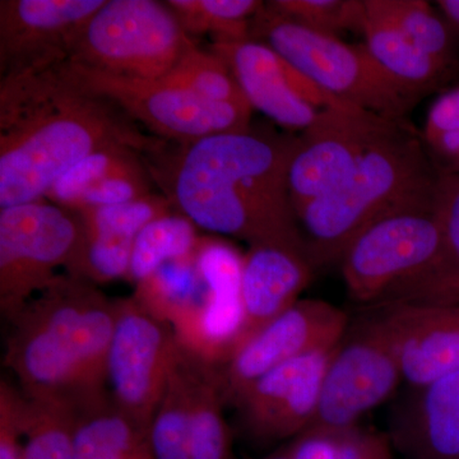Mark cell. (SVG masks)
I'll use <instances>...</instances> for the list:
<instances>
[{
	"label": "cell",
	"mask_w": 459,
	"mask_h": 459,
	"mask_svg": "<svg viewBox=\"0 0 459 459\" xmlns=\"http://www.w3.org/2000/svg\"><path fill=\"white\" fill-rule=\"evenodd\" d=\"M65 62L0 78V210L41 201L78 162L108 147L164 150Z\"/></svg>",
	"instance_id": "6da1fadb"
},
{
	"label": "cell",
	"mask_w": 459,
	"mask_h": 459,
	"mask_svg": "<svg viewBox=\"0 0 459 459\" xmlns=\"http://www.w3.org/2000/svg\"><path fill=\"white\" fill-rule=\"evenodd\" d=\"M298 138L247 129L144 157L151 178L198 229L253 244L305 247L289 190ZM307 249V247H305Z\"/></svg>",
	"instance_id": "7a4b0ae2"
},
{
	"label": "cell",
	"mask_w": 459,
	"mask_h": 459,
	"mask_svg": "<svg viewBox=\"0 0 459 459\" xmlns=\"http://www.w3.org/2000/svg\"><path fill=\"white\" fill-rule=\"evenodd\" d=\"M117 300L57 274L11 319L5 364L26 397L75 398L107 388Z\"/></svg>",
	"instance_id": "3957f363"
},
{
	"label": "cell",
	"mask_w": 459,
	"mask_h": 459,
	"mask_svg": "<svg viewBox=\"0 0 459 459\" xmlns=\"http://www.w3.org/2000/svg\"><path fill=\"white\" fill-rule=\"evenodd\" d=\"M406 120L394 124L333 192L298 214L314 268L340 263L353 238L385 214L434 198L439 169Z\"/></svg>",
	"instance_id": "277c9868"
},
{
	"label": "cell",
	"mask_w": 459,
	"mask_h": 459,
	"mask_svg": "<svg viewBox=\"0 0 459 459\" xmlns=\"http://www.w3.org/2000/svg\"><path fill=\"white\" fill-rule=\"evenodd\" d=\"M250 39L267 45L316 86L350 107L406 120L418 96L385 74L364 44L307 29L270 5L250 23Z\"/></svg>",
	"instance_id": "5b68a950"
},
{
	"label": "cell",
	"mask_w": 459,
	"mask_h": 459,
	"mask_svg": "<svg viewBox=\"0 0 459 459\" xmlns=\"http://www.w3.org/2000/svg\"><path fill=\"white\" fill-rule=\"evenodd\" d=\"M193 47L165 2L107 0L84 27L68 62L119 77L160 81Z\"/></svg>",
	"instance_id": "8992f818"
},
{
	"label": "cell",
	"mask_w": 459,
	"mask_h": 459,
	"mask_svg": "<svg viewBox=\"0 0 459 459\" xmlns=\"http://www.w3.org/2000/svg\"><path fill=\"white\" fill-rule=\"evenodd\" d=\"M442 246L434 198L380 217L341 256L347 294L356 304L379 307L395 289L430 270Z\"/></svg>",
	"instance_id": "52a82bcc"
},
{
	"label": "cell",
	"mask_w": 459,
	"mask_h": 459,
	"mask_svg": "<svg viewBox=\"0 0 459 459\" xmlns=\"http://www.w3.org/2000/svg\"><path fill=\"white\" fill-rule=\"evenodd\" d=\"M347 327L323 379L318 410L307 430H347L403 382L394 338L379 307ZM305 430V431H307Z\"/></svg>",
	"instance_id": "ba28073f"
},
{
	"label": "cell",
	"mask_w": 459,
	"mask_h": 459,
	"mask_svg": "<svg viewBox=\"0 0 459 459\" xmlns=\"http://www.w3.org/2000/svg\"><path fill=\"white\" fill-rule=\"evenodd\" d=\"M81 238L78 214L48 199L0 210V307L9 320L68 267Z\"/></svg>",
	"instance_id": "9c48e42d"
},
{
	"label": "cell",
	"mask_w": 459,
	"mask_h": 459,
	"mask_svg": "<svg viewBox=\"0 0 459 459\" xmlns=\"http://www.w3.org/2000/svg\"><path fill=\"white\" fill-rule=\"evenodd\" d=\"M72 77L84 89L113 102L155 137L188 144L220 133L252 128L253 108L208 101L162 81L134 80L65 62Z\"/></svg>",
	"instance_id": "30bf717a"
},
{
	"label": "cell",
	"mask_w": 459,
	"mask_h": 459,
	"mask_svg": "<svg viewBox=\"0 0 459 459\" xmlns=\"http://www.w3.org/2000/svg\"><path fill=\"white\" fill-rule=\"evenodd\" d=\"M179 356L170 323L151 316L132 296L117 299L107 385L115 403L143 430H150Z\"/></svg>",
	"instance_id": "8fae6325"
},
{
	"label": "cell",
	"mask_w": 459,
	"mask_h": 459,
	"mask_svg": "<svg viewBox=\"0 0 459 459\" xmlns=\"http://www.w3.org/2000/svg\"><path fill=\"white\" fill-rule=\"evenodd\" d=\"M400 122L343 107L320 110L298 137L289 168V190L298 214L338 188L361 157Z\"/></svg>",
	"instance_id": "7c38bea8"
},
{
	"label": "cell",
	"mask_w": 459,
	"mask_h": 459,
	"mask_svg": "<svg viewBox=\"0 0 459 459\" xmlns=\"http://www.w3.org/2000/svg\"><path fill=\"white\" fill-rule=\"evenodd\" d=\"M349 316L328 301L304 299L292 305L244 344L219 370L226 403L274 368L307 353L337 346Z\"/></svg>",
	"instance_id": "4fadbf2b"
},
{
	"label": "cell",
	"mask_w": 459,
	"mask_h": 459,
	"mask_svg": "<svg viewBox=\"0 0 459 459\" xmlns=\"http://www.w3.org/2000/svg\"><path fill=\"white\" fill-rule=\"evenodd\" d=\"M255 110L291 131L309 128L320 110L347 107L262 42H217L211 47Z\"/></svg>",
	"instance_id": "5bb4252c"
},
{
	"label": "cell",
	"mask_w": 459,
	"mask_h": 459,
	"mask_svg": "<svg viewBox=\"0 0 459 459\" xmlns=\"http://www.w3.org/2000/svg\"><path fill=\"white\" fill-rule=\"evenodd\" d=\"M107 0H2L0 78L66 62Z\"/></svg>",
	"instance_id": "9a60e30c"
},
{
	"label": "cell",
	"mask_w": 459,
	"mask_h": 459,
	"mask_svg": "<svg viewBox=\"0 0 459 459\" xmlns=\"http://www.w3.org/2000/svg\"><path fill=\"white\" fill-rule=\"evenodd\" d=\"M337 346L287 361L241 392L232 404L253 439H295L312 425L323 379Z\"/></svg>",
	"instance_id": "2e32d148"
},
{
	"label": "cell",
	"mask_w": 459,
	"mask_h": 459,
	"mask_svg": "<svg viewBox=\"0 0 459 459\" xmlns=\"http://www.w3.org/2000/svg\"><path fill=\"white\" fill-rule=\"evenodd\" d=\"M391 331L402 377L420 389L459 370V304L377 307Z\"/></svg>",
	"instance_id": "e0dca14e"
},
{
	"label": "cell",
	"mask_w": 459,
	"mask_h": 459,
	"mask_svg": "<svg viewBox=\"0 0 459 459\" xmlns=\"http://www.w3.org/2000/svg\"><path fill=\"white\" fill-rule=\"evenodd\" d=\"M314 270L305 247L280 243L249 247L244 255L241 276V347L300 300L299 296L312 282Z\"/></svg>",
	"instance_id": "ac0fdd59"
},
{
	"label": "cell",
	"mask_w": 459,
	"mask_h": 459,
	"mask_svg": "<svg viewBox=\"0 0 459 459\" xmlns=\"http://www.w3.org/2000/svg\"><path fill=\"white\" fill-rule=\"evenodd\" d=\"M391 437L407 459H459V370L416 389Z\"/></svg>",
	"instance_id": "d6986e66"
},
{
	"label": "cell",
	"mask_w": 459,
	"mask_h": 459,
	"mask_svg": "<svg viewBox=\"0 0 459 459\" xmlns=\"http://www.w3.org/2000/svg\"><path fill=\"white\" fill-rule=\"evenodd\" d=\"M74 402V459H134L151 453L148 431L119 409L107 388Z\"/></svg>",
	"instance_id": "ffe728a7"
},
{
	"label": "cell",
	"mask_w": 459,
	"mask_h": 459,
	"mask_svg": "<svg viewBox=\"0 0 459 459\" xmlns=\"http://www.w3.org/2000/svg\"><path fill=\"white\" fill-rule=\"evenodd\" d=\"M360 33L365 47L385 74L420 99L446 82L458 66L420 50L397 27L370 11L365 0Z\"/></svg>",
	"instance_id": "44dd1931"
},
{
	"label": "cell",
	"mask_w": 459,
	"mask_h": 459,
	"mask_svg": "<svg viewBox=\"0 0 459 459\" xmlns=\"http://www.w3.org/2000/svg\"><path fill=\"white\" fill-rule=\"evenodd\" d=\"M435 212L443 246L433 267L411 283V300L420 304H459V170L442 169L437 175Z\"/></svg>",
	"instance_id": "7402d4cb"
},
{
	"label": "cell",
	"mask_w": 459,
	"mask_h": 459,
	"mask_svg": "<svg viewBox=\"0 0 459 459\" xmlns=\"http://www.w3.org/2000/svg\"><path fill=\"white\" fill-rule=\"evenodd\" d=\"M192 361L180 350L148 430L152 459H192Z\"/></svg>",
	"instance_id": "603a6c76"
},
{
	"label": "cell",
	"mask_w": 459,
	"mask_h": 459,
	"mask_svg": "<svg viewBox=\"0 0 459 459\" xmlns=\"http://www.w3.org/2000/svg\"><path fill=\"white\" fill-rule=\"evenodd\" d=\"M189 358V356H188ZM192 361V459H237L225 416L219 370Z\"/></svg>",
	"instance_id": "cb8c5ba5"
},
{
	"label": "cell",
	"mask_w": 459,
	"mask_h": 459,
	"mask_svg": "<svg viewBox=\"0 0 459 459\" xmlns=\"http://www.w3.org/2000/svg\"><path fill=\"white\" fill-rule=\"evenodd\" d=\"M75 409L72 398L25 395V459H74Z\"/></svg>",
	"instance_id": "d4e9b609"
},
{
	"label": "cell",
	"mask_w": 459,
	"mask_h": 459,
	"mask_svg": "<svg viewBox=\"0 0 459 459\" xmlns=\"http://www.w3.org/2000/svg\"><path fill=\"white\" fill-rule=\"evenodd\" d=\"M134 287L132 298L135 303L151 316L170 325L201 303L204 296L195 256L165 263Z\"/></svg>",
	"instance_id": "484cf974"
},
{
	"label": "cell",
	"mask_w": 459,
	"mask_h": 459,
	"mask_svg": "<svg viewBox=\"0 0 459 459\" xmlns=\"http://www.w3.org/2000/svg\"><path fill=\"white\" fill-rule=\"evenodd\" d=\"M197 229L188 217L174 212L148 223L135 238L126 280L135 286L165 263L195 256L201 238Z\"/></svg>",
	"instance_id": "4316f807"
},
{
	"label": "cell",
	"mask_w": 459,
	"mask_h": 459,
	"mask_svg": "<svg viewBox=\"0 0 459 459\" xmlns=\"http://www.w3.org/2000/svg\"><path fill=\"white\" fill-rule=\"evenodd\" d=\"M367 7L385 18L420 50L448 65H458L455 33L442 14L422 0H365Z\"/></svg>",
	"instance_id": "83f0119b"
},
{
	"label": "cell",
	"mask_w": 459,
	"mask_h": 459,
	"mask_svg": "<svg viewBox=\"0 0 459 459\" xmlns=\"http://www.w3.org/2000/svg\"><path fill=\"white\" fill-rule=\"evenodd\" d=\"M188 35H210L213 44L250 39V23L263 7L256 0H169Z\"/></svg>",
	"instance_id": "f1b7e54d"
},
{
	"label": "cell",
	"mask_w": 459,
	"mask_h": 459,
	"mask_svg": "<svg viewBox=\"0 0 459 459\" xmlns=\"http://www.w3.org/2000/svg\"><path fill=\"white\" fill-rule=\"evenodd\" d=\"M144 155L129 147H108L92 153L63 175L45 198L51 204L74 210L87 190L124 172L146 169Z\"/></svg>",
	"instance_id": "f546056e"
},
{
	"label": "cell",
	"mask_w": 459,
	"mask_h": 459,
	"mask_svg": "<svg viewBox=\"0 0 459 459\" xmlns=\"http://www.w3.org/2000/svg\"><path fill=\"white\" fill-rule=\"evenodd\" d=\"M160 81L189 91L208 101L250 107L221 57L212 50L199 49L197 45Z\"/></svg>",
	"instance_id": "4dcf8cb0"
},
{
	"label": "cell",
	"mask_w": 459,
	"mask_h": 459,
	"mask_svg": "<svg viewBox=\"0 0 459 459\" xmlns=\"http://www.w3.org/2000/svg\"><path fill=\"white\" fill-rule=\"evenodd\" d=\"M171 208L168 198L151 193L126 204L83 208L74 212L80 217L84 232L135 240L148 223L171 213Z\"/></svg>",
	"instance_id": "1f68e13d"
},
{
	"label": "cell",
	"mask_w": 459,
	"mask_h": 459,
	"mask_svg": "<svg viewBox=\"0 0 459 459\" xmlns=\"http://www.w3.org/2000/svg\"><path fill=\"white\" fill-rule=\"evenodd\" d=\"M268 5L313 31L338 38L344 31L361 32L364 0H274Z\"/></svg>",
	"instance_id": "d6a6232c"
},
{
	"label": "cell",
	"mask_w": 459,
	"mask_h": 459,
	"mask_svg": "<svg viewBox=\"0 0 459 459\" xmlns=\"http://www.w3.org/2000/svg\"><path fill=\"white\" fill-rule=\"evenodd\" d=\"M388 437L360 427L347 430H307L292 439V459H365Z\"/></svg>",
	"instance_id": "836d02e7"
},
{
	"label": "cell",
	"mask_w": 459,
	"mask_h": 459,
	"mask_svg": "<svg viewBox=\"0 0 459 459\" xmlns=\"http://www.w3.org/2000/svg\"><path fill=\"white\" fill-rule=\"evenodd\" d=\"M195 263L207 294L241 298L244 255L234 244L219 238H201Z\"/></svg>",
	"instance_id": "e575fe53"
},
{
	"label": "cell",
	"mask_w": 459,
	"mask_h": 459,
	"mask_svg": "<svg viewBox=\"0 0 459 459\" xmlns=\"http://www.w3.org/2000/svg\"><path fill=\"white\" fill-rule=\"evenodd\" d=\"M425 143L459 170V87L434 102L425 123Z\"/></svg>",
	"instance_id": "d590c367"
},
{
	"label": "cell",
	"mask_w": 459,
	"mask_h": 459,
	"mask_svg": "<svg viewBox=\"0 0 459 459\" xmlns=\"http://www.w3.org/2000/svg\"><path fill=\"white\" fill-rule=\"evenodd\" d=\"M25 397L5 382L0 385V459H25L22 416Z\"/></svg>",
	"instance_id": "8d00e7d4"
},
{
	"label": "cell",
	"mask_w": 459,
	"mask_h": 459,
	"mask_svg": "<svg viewBox=\"0 0 459 459\" xmlns=\"http://www.w3.org/2000/svg\"><path fill=\"white\" fill-rule=\"evenodd\" d=\"M437 7L452 31L459 35V0H439Z\"/></svg>",
	"instance_id": "74e56055"
},
{
	"label": "cell",
	"mask_w": 459,
	"mask_h": 459,
	"mask_svg": "<svg viewBox=\"0 0 459 459\" xmlns=\"http://www.w3.org/2000/svg\"><path fill=\"white\" fill-rule=\"evenodd\" d=\"M365 459H394V457H392L391 437H388V439H386L382 446H377L376 451L371 453L369 457Z\"/></svg>",
	"instance_id": "f35d334b"
},
{
	"label": "cell",
	"mask_w": 459,
	"mask_h": 459,
	"mask_svg": "<svg viewBox=\"0 0 459 459\" xmlns=\"http://www.w3.org/2000/svg\"><path fill=\"white\" fill-rule=\"evenodd\" d=\"M265 459H292V457L290 455L289 448L286 446V448L280 449L279 452L273 453V455Z\"/></svg>",
	"instance_id": "ab89813d"
},
{
	"label": "cell",
	"mask_w": 459,
	"mask_h": 459,
	"mask_svg": "<svg viewBox=\"0 0 459 459\" xmlns=\"http://www.w3.org/2000/svg\"><path fill=\"white\" fill-rule=\"evenodd\" d=\"M134 459H152V455H151V453H144V455H142L140 457Z\"/></svg>",
	"instance_id": "60d3db41"
}]
</instances>
